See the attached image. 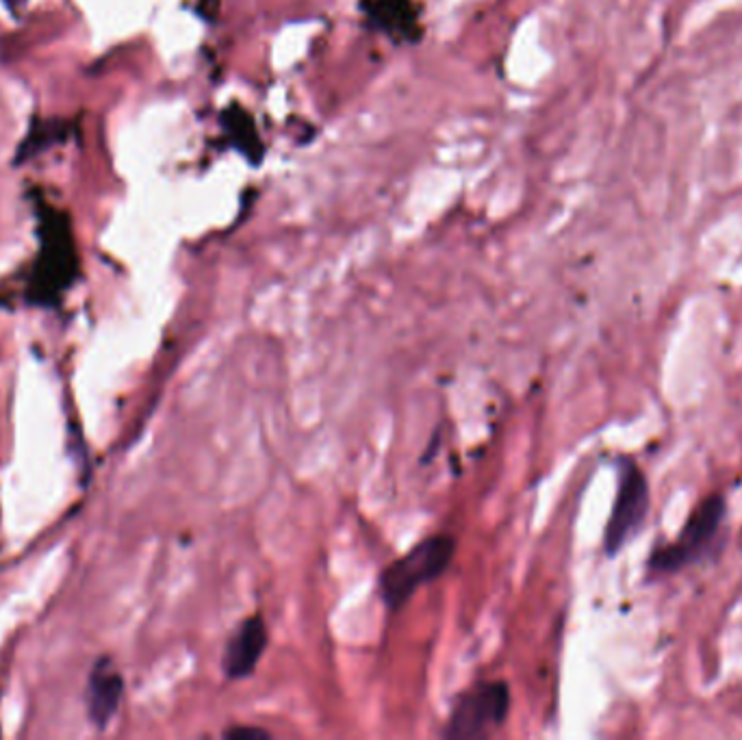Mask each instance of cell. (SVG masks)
Returning <instances> with one entry per match:
<instances>
[{"label": "cell", "instance_id": "3", "mask_svg": "<svg viewBox=\"0 0 742 740\" xmlns=\"http://www.w3.org/2000/svg\"><path fill=\"white\" fill-rule=\"evenodd\" d=\"M723 521H726V500L721 495L706 497L688 517L680 537L651 552L649 572L658 576L678 574L684 567L708 556Z\"/></svg>", "mask_w": 742, "mask_h": 740}, {"label": "cell", "instance_id": "10", "mask_svg": "<svg viewBox=\"0 0 742 740\" xmlns=\"http://www.w3.org/2000/svg\"><path fill=\"white\" fill-rule=\"evenodd\" d=\"M4 2V7L11 11V13H17L28 0H2Z\"/></svg>", "mask_w": 742, "mask_h": 740}, {"label": "cell", "instance_id": "2", "mask_svg": "<svg viewBox=\"0 0 742 740\" xmlns=\"http://www.w3.org/2000/svg\"><path fill=\"white\" fill-rule=\"evenodd\" d=\"M456 554V539L435 535L417 543L409 554L391 563L380 576V595L389 610H400L420 587L446 574Z\"/></svg>", "mask_w": 742, "mask_h": 740}, {"label": "cell", "instance_id": "7", "mask_svg": "<svg viewBox=\"0 0 742 740\" xmlns=\"http://www.w3.org/2000/svg\"><path fill=\"white\" fill-rule=\"evenodd\" d=\"M268 647V627L261 616H248L228 638L222 656V669L231 680H244L255 673Z\"/></svg>", "mask_w": 742, "mask_h": 740}, {"label": "cell", "instance_id": "9", "mask_svg": "<svg viewBox=\"0 0 742 740\" xmlns=\"http://www.w3.org/2000/svg\"><path fill=\"white\" fill-rule=\"evenodd\" d=\"M224 737L226 739H266V737H270L266 730H261V728H248V726H244V728H231V730H226L224 732Z\"/></svg>", "mask_w": 742, "mask_h": 740}, {"label": "cell", "instance_id": "8", "mask_svg": "<svg viewBox=\"0 0 742 740\" xmlns=\"http://www.w3.org/2000/svg\"><path fill=\"white\" fill-rule=\"evenodd\" d=\"M63 138H66V127L61 122H35L17 150L13 163L20 165L26 158H33L37 152L52 146L55 142H61Z\"/></svg>", "mask_w": 742, "mask_h": 740}, {"label": "cell", "instance_id": "4", "mask_svg": "<svg viewBox=\"0 0 742 740\" xmlns=\"http://www.w3.org/2000/svg\"><path fill=\"white\" fill-rule=\"evenodd\" d=\"M510 710L506 682H480L464 691L447 719L444 739H484L504 726Z\"/></svg>", "mask_w": 742, "mask_h": 740}, {"label": "cell", "instance_id": "6", "mask_svg": "<svg viewBox=\"0 0 742 740\" xmlns=\"http://www.w3.org/2000/svg\"><path fill=\"white\" fill-rule=\"evenodd\" d=\"M125 695V678L111 658H98L87 678L85 704L92 726L105 730L116 717Z\"/></svg>", "mask_w": 742, "mask_h": 740}, {"label": "cell", "instance_id": "5", "mask_svg": "<svg viewBox=\"0 0 742 740\" xmlns=\"http://www.w3.org/2000/svg\"><path fill=\"white\" fill-rule=\"evenodd\" d=\"M647 513L649 482L634 460L621 458L616 462V495L603 535V548L608 556L619 554L621 548L638 535Z\"/></svg>", "mask_w": 742, "mask_h": 740}, {"label": "cell", "instance_id": "1", "mask_svg": "<svg viewBox=\"0 0 742 740\" xmlns=\"http://www.w3.org/2000/svg\"><path fill=\"white\" fill-rule=\"evenodd\" d=\"M39 252L26 287V299L37 306H55L79 277V257L70 218L44 207L37 224Z\"/></svg>", "mask_w": 742, "mask_h": 740}]
</instances>
